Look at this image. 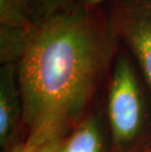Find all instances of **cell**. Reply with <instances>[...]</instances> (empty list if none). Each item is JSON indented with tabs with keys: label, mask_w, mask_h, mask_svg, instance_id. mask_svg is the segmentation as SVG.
<instances>
[{
	"label": "cell",
	"mask_w": 151,
	"mask_h": 152,
	"mask_svg": "<svg viewBox=\"0 0 151 152\" xmlns=\"http://www.w3.org/2000/svg\"><path fill=\"white\" fill-rule=\"evenodd\" d=\"M108 117L117 145L130 143L142 125V101L133 68L126 55L115 63L108 96Z\"/></svg>",
	"instance_id": "obj_2"
},
{
	"label": "cell",
	"mask_w": 151,
	"mask_h": 152,
	"mask_svg": "<svg viewBox=\"0 0 151 152\" xmlns=\"http://www.w3.org/2000/svg\"><path fill=\"white\" fill-rule=\"evenodd\" d=\"M34 24L28 0H0V28L28 31Z\"/></svg>",
	"instance_id": "obj_6"
},
{
	"label": "cell",
	"mask_w": 151,
	"mask_h": 152,
	"mask_svg": "<svg viewBox=\"0 0 151 152\" xmlns=\"http://www.w3.org/2000/svg\"><path fill=\"white\" fill-rule=\"evenodd\" d=\"M102 135L97 122L88 118L65 137L60 152H101Z\"/></svg>",
	"instance_id": "obj_5"
},
{
	"label": "cell",
	"mask_w": 151,
	"mask_h": 152,
	"mask_svg": "<svg viewBox=\"0 0 151 152\" xmlns=\"http://www.w3.org/2000/svg\"><path fill=\"white\" fill-rule=\"evenodd\" d=\"M128 152H151V140L134 147L133 149Z\"/></svg>",
	"instance_id": "obj_9"
},
{
	"label": "cell",
	"mask_w": 151,
	"mask_h": 152,
	"mask_svg": "<svg viewBox=\"0 0 151 152\" xmlns=\"http://www.w3.org/2000/svg\"><path fill=\"white\" fill-rule=\"evenodd\" d=\"M65 134L44 132L28 134L27 140L15 145L10 152H60Z\"/></svg>",
	"instance_id": "obj_7"
},
{
	"label": "cell",
	"mask_w": 151,
	"mask_h": 152,
	"mask_svg": "<svg viewBox=\"0 0 151 152\" xmlns=\"http://www.w3.org/2000/svg\"><path fill=\"white\" fill-rule=\"evenodd\" d=\"M34 22L71 7L73 0H28Z\"/></svg>",
	"instance_id": "obj_8"
},
{
	"label": "cell",
	"mask_w": 151,
	"mask_h": 152,
	"mask_svg": "<svg viewBox=\"0 0 151 152\" xmlns=\"http://www.w3.org/2000/svg\"><path fill=\"white\" fill-rule=\"evenodd\" d=\"M104 0H83V4L88 8H96Z\"/></svg>",
	"instance_id": "obj_10"
},
{
	"label": "cell",
	"mask_w": 151,
	"mask_h": 152,
	"mask_svg": "<svg viewBox=\"0 0 151 152\" xmlns=\"http://www.w3.org/2000/svg\"><path fill=\"white\" fill-rule=\"evenodd\" d=\"M94 9L73 5L35 21L28 31L17 63L28 134H65L90 100L116 37Z\"/></svg>",
	"instance_id": "obj_1"
},
{
	"label": "cell",
	"mask_w": 151,
	"mask_h": 152,
	"mask_svg": "<svg viewBox=\"0 0 151 152\" xmlns=\"http://www.w3.org/2000/svg\"><path fill=\"white\" fill-rule=\"evenodd\" d=\"M23 114L17 80V65L5 64L0 74V144L6 147L17 131Z\"/></svg>",
	"instance_id": "obj_4"
},
{
	"label": "cell",
	"mask_w": 151,
	"mask_h": 152,
	"mask_svg": "<svg viewBox=\"0 0 151 152\" xmlns=\"http://www.w3.org/2000/svg\"><path fill=\"white\" fill-rule=\"evenodd\" d=\"M136 57L151 90V0H117L109 19Z\"/></svg>",
	"instance_id": "obj_3"
}]
</instances>
